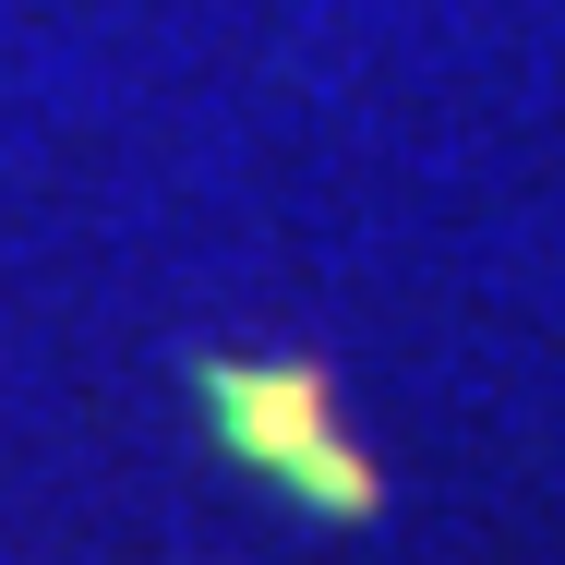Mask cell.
I'll list each match as a JSON object with an SVG mask.
<instances>
[{"mask_svg":"<svg viewBox=\"0 0 565 565\" xmlns=\"http://www.w3.org/2000/svg\"><path fill=\"white\" fill-rule=\"evenodd\" d=\"M205 409H217L228 446L253 457V469H277L301 505L373 518V469H361V446L326 422V385H313V373H205Z\"/></svg>","mask_w":565,"mask_h":565,"instance_id":"1","label":"cell"}]
</instances>
